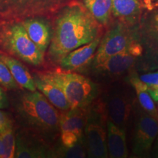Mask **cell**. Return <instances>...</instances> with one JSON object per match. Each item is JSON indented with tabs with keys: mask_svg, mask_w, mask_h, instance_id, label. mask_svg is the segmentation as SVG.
I'll use <instances>...</instances> for the list:
<instances>
[{
	"mask_svg": "<svg viewBox=\"0 0 158 158\" xmlns=\"http://www.w3.org/2000/svg\"><path fill=\"white\" fill-rule=\"evenodd\" d=\"M98 23L81 4L71 5L57 20L49 48L53 61L59 62L75 49L98 37Z\"/></svg>",
	"mask_w": 158,
	"mask_h": 158,
	"instance_id": "1",
	"label": "cell"
},
{
	"mask_svg": "<svg viewBox=\"0 0 158 158\" xmlns=\"http://www.w3.org/2000/svg\"><path fill=\"white\" fill-rule=\"evenodd\" d=\"M48 74L62 89L70 109L88 108L98 96V86L82 75L66 70L54 71Z\"/></svg>",
	"mask_w": 158,
	"mask_h": 158,
	"instance_id": "2",
	"label": "cell"
},
{
	"mask_svg": "<svg viewBox=\"0 0 158 158\" xmlns=\"http://www.w3.org/2000/svg\"><path fill=\"white\" fill-rule=\"evenodd\" d=\"M20 110L26 119L41 131L55 133L58 130V111L38 91H29L23 94L20 100Z\"/></svg>",
	"mask_w": 158,
	"mask_h": 158,
	"instance_id": "3",
	"label": "cell"
},
{
	"mask_svg": "<svg viewBox=\"0 0 158 158\" xmlns=\"http://www.w3.org/2000/svg\"><path fill=\"white\" fill-rule=\"evenodd\" d=\"M107 114L103 104L89 107L84 127V141L88 158H108Z\"/></svg>",
	"mask_w": 158,
	"mask_h": 158,
	"instance_id": "4",
	"label": "cell"
},
{
	"mask_svg": "<svg viewBox=\"0 0 158 158\" xmlns=\"http://www.w3.org/2000/svg\"><path fill=\"white\" fill-rule=\"evenodd\" d=\"M4 42L11 52L29 64L37 66L44 61V53L29 38L21 23L11 26L6 30Z\"/></svg>",
	"mask_w": 158,
	"mask_h": 158,
	"instance_id": "5",
	"label": "cell"
},
{
	"mask_svg": "<svg viewBox=\"0 0 158 158\" xmlns=\"http://www.w3.org/2000/svg\"><path fill=\"white\" fill-rule=\"evenodd\" d=\"M133 105V99L131 92L122 85L114 86L108 92L104 105L108 120L117 127L126 130Z\"/></svg>",
	"mask_w": 158,
	"mask_h": 158,
	"instance_id": "6",
	"label": "cell"
},
{
	"mask_svg": "<svg viewBox=\"0 0 158 158\" xmlns=\"http://www.w3.org/2000/svg\"><path fill=\"white\" fill-rule=\"evenodd\" d=\"M158 134V120L144 110L138 114L133 135V152L138 158H151L153 143Z\"/></svg>",
	"mask_w": 158,
	"mask_h": 158,
	"instance_id": "7",
	"label": "cell"
},
{
	"mask_svg": "<svg viewBox=\"0 0 158 158\" xmlns=\"http://www.w3.org/2000/svg\"><path fill=\"white\" fill-rule=\"evenodd\" d=\"M136 42L129 31L122 24L110 29L99 43L94 58V68L106 59L125 51H130Z\"/></svg>",
	"mask_w": 158,
	"mask_h": 158,
	"instance_id": "8",
	"label": "cell"
},
{
	"mask_svg": "<svg viewBox=\"0 0 158 158\" xmlns=\"http://www.w3.org/2000/svg\"><path fill=\"white\" fill-rule=\"evenodd\" d=\"M88 108H74L59 115V129L61 144L70 147L75 145L84 135Z\"/></svg>",
	"mask_w": 158,
	"mask_h": 158,
	"instance_id": "9",
	"label": "cell"
},
{
	"mask_svg": "<svg viewBox=\"0 0 158 158\" xmlns=\"http://www.w3.org/2000/svg\"><path fill=\"white\" fill-rule=\"evenodd\" d=\"M15 158H54V154L41 140L19 133L15 136Z\"/></svg>",
	"mask_w": 158,
	"mask_h": 158,
	"instance_id": "10",
	"label": "cell"
},
{
	"mask_svg": "<svg viewBox=\"0 0 158 158\" xmlns=\"http://www.w3.org/2000/svg\"><path fill=\"white\" fill-rule=\"evenodd\" d=\"M100 42V37H97L92 42L72 51L59 62L61 68L66 71H75L84 68L94 58Z\"/></svg>",
	"mask_w": 158,
	"mask_h": 158,
	"instance_id": "11",
	"label": "cell"
},
{
	"mask_svg": "<svg viewBox=\"0 0 158 158\" xmlns=\"http://www.w3.org/2000/svg\"><path fill=\"white\" fill-rule=\"evenodd\" d=\"M33 78L36 88L55 108L63 111L70 109L62 89L49 77L48 73L37 75Z\"/></svg>",
	"mask_w": 158,
	"mask_h": 158,
	"instance_id": "12",
	"label": "cell"
},
{
	"mask_svg": "<svg viewBox=\"0 0 158 158\" xmlns=\"http://www.w3.org/2000/svg\"><path fill=\"white\" fill-rule=\"evenodd\" d=\"M107 146L108 158H127L128 149L126 130L107 120Z\"/></svg>",
	"mask_w": 158,
	"mask_h": 158,
	"instance_id": "13",
	"label": "cell"
},
{
	"mask_svg": "<svg viewBox=\"0 0 158 158\" xmlns=\"http://www.w3.org/2000/svg\"><path fill=\"white\" fill-rule=\"evenodd\" d=\"M136 59L137 56L130 51H125L106 59L95 68L110 76H118L130 70L135 64Z\"/></svg>",
	"mask_w": 158,
	"mask_h": 158,
	"instance_id": "14",
	"label": "cell"
},
{
	"mask_svg": "<svg viewBox=\"0 0 158 158\" xmlns=\"http://www.w3.org/2000/svg\"><path fill=\"white\" fill-rule=\"evenodd\" d=\"M29 38L43 53L45 52L51 41V31L48 25L40 19H28L21 23Z\"/></svg>",
	"mask_w": 158,
	"mask_h": 158,
	"instance_id": "15",
	"label": "cell"
},
{
	"mask_svg": "<svg viewBox=\"0 0 158 158\" xmlns=\"http://www.w3.org/2000/svg\"><path fill=\"white\" fill-rule=\"evenodd\" d=\"M0 59L8 68L12 76L18 85L29 92L36 91L34 78L31 76L28 69L19 61L6 55H0Z\"/></svg>",
	"mask_w": 158,
	"mask_h": 158,
	"instance_id": "16",
	"label": "cell"
},
{
	"mask_svg": "<svg viewBox=\"0 0 158 158\" xmlns=\"http://www.w3.org/2000/svg\"><path fill=\"white\" fill-rule=\"evenodd\" d=\"M141 8L139 0H112V13L125 22L135 21Z\"/></svg>",
	"mask_w": 158,
	"mask_h": 158,
	"instance_id": "17",
	"label": "cell"
},
{
	"mask_svg": "<svg viewBox=\"0 0 158 158\" xmlns=\"http://www.w3.org/2000/svg\"><path fill=\"white\" fill-rule=\"evenodd\" d=\"M130 81L135 91L138 100L143 110L158 120V110L152 98L148 92L145 84L136 76L130 77Z\"/></svg>",
	"mask_w": 158,
	"mask_h": 158,
	"instance_id": "18",
	"label": "cell"
},
{
	"mask_svg": "<svg viewBox=\"0 0 158 158\" xmlns=\"http://www.w3.org/2000/svg\"><path fill=\"white\" fill-rule=\"evenodd\" d=\"M84 7L98 23L106 25L112 13V0H83Z\"/></svg>",
	"mask_w": 158,
	"mask_h": 158,
	"instance_id": "19",
	"label": "cell"
},
{
	"mask_svg": "<svg viewBox=\"0 0 158 158\" xmlns=\"http://www.w3.org/2000/svg\"><path fill=\"white\" fill-rule=\"evenodd\" d=\"M54 158H87L86 145L84 136L70 147H66L61 144L53 149Z\"/></svg>",
	"mask_w": 158,
	"mask_h": 158,
	"instance_id": "20",
	"label": "cell"
},
{
	"mask_svg": "<svg viewBox=\"0 0 158 158\" xmlns=\"http://www.w3.org/2000/svg\"><path fill=\"white\" fill-rule=\"evenodd\" d=\"M138 78L145 84L148 92L152 100L155 102H158V70L142 74L138 76Z\"/></svg>",
	"mask_w": 158,
	"mask_h": 158,
	"instance_id": "21",
	"label": "cell"
},
{
	"mask_svg": "<svg viewBox=\"0 0 158 158\" xmlns=\"http://www.w3.org/2000/svg\"><path fill=\"white\" fill-rule=\"evenodd\" d=\"M4 144L5 155L4 158H15V136L13 128L9 127L0 133Z\"/></svg>",
	"mask_w": 158,
	"mask_h": 158,
	"instance_id": "22",
	"label": "cell"
},
{
	"mask_svg": "<svg viewBox=\"0 0 158 158\" xmlns=\"http://www.w3.org/2000/svg\"><path fill=\"white\" fill-rule=\"evenodd\" d=\"M0 85L8 89H14L18 87L17 83L13 79L8 68L0 59Z\"/></svg>",
	"mask_w": 158,
	"mask_h": 158,
	"instance_id": "23",
	"label": "cell"
},
{
	"mask_svg": "<svg viewBox=\"0 0 158 158\" xmlns=\"http://www.w3.org/2000/svg\"><path fill=\"white\" fill-rule=\"evenodd\" d=\"M149 35L158 44V10L152 15L148 27Z\"/></svg>",
	"mask_w": 158,
	"mask_h": 158,
	"instance_id": "24",
	"label": "cell"
},
{
	"mask_svg": "<svg viewBox=\"0 0 158 158\" xmlns=\"http://www.w3.org/2000/svg\"><path fill=\"white\" fill-rule=\"evenodd\" d=\"M11 127V122L8 117L0 110V133Z\"/></svg>",
	"mask_w": 158,
	"mask_h": 158,
	"instance_id": "25",
	"label": "cell"
},
{
	"mask_svg": "<svg viewBox=\"0 0 158 158\" xmlns=\"http://www.w3.org/2000/svg\"><path fill=\"white\" fill-rule=\"evenodd\" d=\"M7 106H8V100L5 92L0 86V109H4L7 108Z\"/></svg>",
	"mask_w": 158,
	"mask_h": 158,
	"instance_id": "26",
	"label": "cell"
},
{
	"mask_svg": "<svg viewBox=\"0 0 158 158\" xmlns=\"http://www.w3.org/2000/svg\"><path fill=\"white\" fill-rule=\"evenodd\" d=\"M141 7L144 9H147L149 11H152L155 10L153 6L152 0H139Z\"/></svg>",
	"mask_w": 158,
	"mask_h": 158,
	"instance_id": "27",
	"label": "cell"
},
{
	"mask_svg": "<svg viewBox=\"0 0 158 158\" xmlns=\"http://www.w3.org/2000/svg\"><path fill=\"white\" fill-rule=\"evenodd\" d=\"M151 158H158V134L152 148Z\"/></svg>",
	"mask_w": 158,
	"mask_h": 158,
	"instance_id": "28",
	"label": "cell"
},
{
	"mask_svg": "<svg viewBox=\"0 0 158 158\" xmlns=\"http://www.w3.org/2000/svg\"><path fill=\"white\" fill-rule=\"evenodd\" d=\"M5 155V149H4V144L1 135H0V158H4Z\"/></svg>",
	"mask_w": 158,
	"mask_h": 158,
	"instance_id": "29",
	"label": "cell"
},
{
	"mask_svg": "<svg viewBox=\"0 0 158 158\" xmlns=\"http://www.w3.org/2000/svg\"><path fill=\"white\" fill-rule=\"evenodd\" d=\"M154 8H158V0H152Z\"/></svg>",
	"mask_w": 158,
	"mask_h": 158,
	"instance_id": "30",
	"label": "cell"
}]
</instances>
